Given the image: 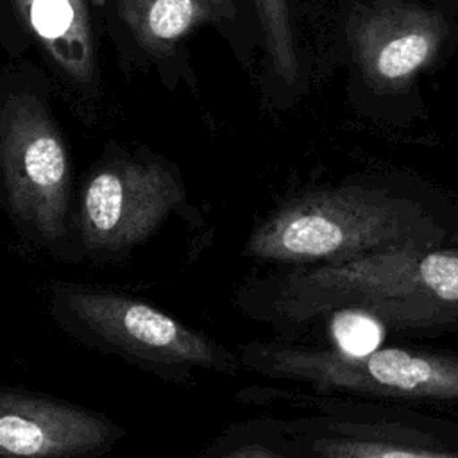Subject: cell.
<instances>
[{"mask_svg": "<svg viewBox=\"0 0 458 458\" xmlns=\"http://www.w3.org/2000/svg\"><path fill=\"white\" fill-rule=\"evenodd\" d=\"M265 426L256 422L236 424L224 429L202 453V458H270L284 456L286 449L265 438Z\"/></svg>", "mask_w": 458, "mask_h": 458, "instance_id": "14", "label": "cell"}, {"mask_svg": "<svg viewBox=\"0 0 458 458\" xmlns=\"http://www.w3.org/2000/svg\"><path fill=\"white\" fill-rule=\"evenodd\" d=\"M329 335L335 344V351L360 358L381 347L385 326L372 311L345 306L333 311L329 320Z\"/></svg>", "mask_w": 458, "mask_h": 458, "instance_id": "12", "label": "cell"}, {"mask_svg": "<svg viewBox=\"0 0 458 458\" xmlns=\"http://www.w3.org/2000/svg\"><path fill=\"white\" fill-rule=\"evenodd\" d=\"M243 369L308 383L403 399H458V356L379 347L367 356H347L286 342H247L238 347Z\"/></svg>", "mask_w": 458, "mask_h": 458, "instance_id": "6", "label": "cell"}, {"mask_svg": "<svg viewBox=\"0 0 458 458\" xmlns=\"http://www.w3.org/2000/svg\"><path fill=\"white\" fill-rule=\"evenodd\" d=\"M301 453H311L318 456H349V458H419V456H456L451 451L433 449L422 440H404L395 437H352V438H333V437H302L297 442Z\"/></svg>", "mask_w": 458, "mask_h": 458, "instance_id": "11", "label": "cell"}, {"mask_svg": "<svg viewBox=\"0 0 458 458\" xmlns=\"http://www.w3.org/2000/svg\"><path fill=\"white\" fill-rule=\"evenodd\" d=\"M48 313L72 340L174 385L200 372L236 376L243 363L209 335L123 292L75 281H50Z\"/></svg>", "mask_w": 458, "mask_h": 458, "instance_id": "3", "label": "cell"}, {"mask_svg": "<svg viewBox=\"0 0 458 458\" xmlns=\"http://www.w3.org/2000/svg\"><path fill=\"white\" fill-rule=\"evenodd\" d=\"M254 5L274 70L281 79L292 82L297 75V57L286 0H254Z\"/></svg>", "mask_w": 458, "mask_h": 458, "instance_id": "13", "label": "cell"}, {"mask_svg": "<svg viewBox=\"0 0 458 458\" xmlns=\"http://www.w3.org/2000/svg\"><path fill=\"white\" fill-rule=\"evenodd\" d=\"M125 438L106 413L25 388L0 386V456L98 458Z\"/></svg>", "mask_w": 458, "mask_h": 458, "instance_id": "7", "label": "cell"}, {"mask_svg": "<svg viewBox=\"0 0 458 458\" xmlns=\"http://www.w3.org/2000/svg\"><path fill=\"white\" fill-rule=\"evenodd\" d=\"M234 306L283 333L345 306L397 326L444 324L458 315V252L392 249L249 279Z\"/></svg>", "mask_w": 458, "mask_h": 458, "instance_id": "1", "label": "cell"}, {"mask_svg": "<svg viewBox=\"0 0 458 458\" xmlns=\"http://www.w3.org/2000/svg\"><path fill=\"white\" fill-rule=\"evenodd\" d=\"M447 34L444 18L420 5L377 0L349 23L354 57L372 86L399 88L428 66Z\"/></svg>", "mask_w": 458, "mask_h": 458, "instance_id": "8", "label": "cell"}, {"mask_svg": "<svg viewBox=\"0 0 458 458\" xmlns=\"http://www.w3.org/2000/svg\"><path fill=\"white\" fill-rule=\"evenodd\" d=\"M449 229L417 200L342 186L286 200L249 234L242 254L268 263L338 261L392 249H433Z\"/></svg>", "mask_w": 458, "mask_h": 458, "instance_id": "2", "label": "cell"}, {"mask_svg": "<svg viewBox=\"0 0 458 458\" xmlns=\"http://www.w3.org/2000/svg\"><path fill=\"white\" fill-rule=\"evenodd\" d=\"M186 209V182L170 159L109 141L73 195L72 261L118 259Z\"/></svg>", "mask_w": 458, "mask_h": 458, "instance_id": "5", "label": "cell"}, {"mask_svg": "<svg viewBox=\"0 0 458 458\" xmlns=\"http://www.w3.org/2000/svg\"><path fill=\"white\" fill-rule=\"evenodd\" d=\"M118 13L140 47L165 59L195 27L234 16L233 0H118Z\"/></svg>", "mask_w": 458, "mask_h": 458, "instance_id": "10", "label": "cell"}, {"mask_svg": "<svg viewBox=\"0 0 458 458\" xmlns=\"http://www.w3.org/2000/svg\"><path fill=\"white\" fill-rule=\"evenodd\" d=\"M0 208L20 238L72 261V161L50 100L36 88L0 91Z\"/></svg>", "mask_w": 458, "mask_h": 458, "instance_id": "4", "label": "cell"}, {"mask_svg": "<svg viewBox=\"0 0 458 458\" xmlns=\"http://www.w3.org/2000/svg\"><path fill=\"white\" fill-rule=\"evenodd\" d=\"M29 23L61 75L88 98L97 89V61L82 0H20Z\"/></svg>", "mask_w": 458, "mask_h": 458, "instance_id": "9", "label": "cell"}]
</instances>
